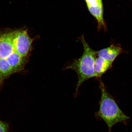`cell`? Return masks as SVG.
I'll list each match as a JSON object with an SVG mask.
<instances>
[{
  "instance_id": "obj_1",
  "label": "cell",
  "mask_w": 132,
  "mask_h": 132,
  "mask_svg": "<svg viewBox=\"0 0 132 132\" xmlns=\"http://www.w3.org/2000/svg\"><path fill=\"white\" fill-rule=\"evenodd\" d=\"M29 57L21 55L16 43V30L0 31V87L10 76L23 70Z\"/></svg>"
},
{
  "instance_id": "obj_2",
  "label": "cell",
  "mask_w": 132,
  "mask_h": 132,
  "mask_svg": "<svg viewBox=\"0 0 132 132\" xmlns=\"http://www.w3.org/2000/svg\"><path fill=\"white\" fill-rule=\"evenodd\" d=\"M100 86L101 95L100 109L96 116L105 121L110 132L112 127L116 124L125 122L130 118L120 108L113 97L107 91L102 80H100Z\"/></svg>"
},
{
  "instance_id": "obj_3",
  "label": "cell",
  "mask_w": 132,
  "mask_h": 132,
  "mask_svg": "<svg viewBox=\"0 0 132 132\" xmlns=\"http://www.w3.org/2000/svg\"><path fill=\"white\" fill-rule=\"evenodd\" d=\"M83 46L84 52L81 56L74 61L67 67L76 72L78 75V81L76 90V95L78 93L79 87L84 82L93 77H96L94 64L97 57L96 51L90 47L85 41L84 36L80 39Z\"/></svg>"
},
{
  "instance_id": "obj_4",
  "label": "cell",
  "mask_w": 132,
  "mask_h": 132,
  "mask_svg": "<svg viewBox=\"0 0 132 132\" xmlns=\"http://www.w3.org/2000/svg\"><path fill=\"white\" fill-rule=\"evenodd\" d=\"M123 52V50L119 44H112L109 47L96 51V54L97 56L113 62L118 56Z\"/></svg>"
},
{
  "instance_id": "obj_5",
  "label": "cell",
  "mask_w": 132,
  "mask_h": 132,
  "mask_svg": "<svg viewBox=\"0 0 132 132\" xmlns=\"http://www.w3.org/2000/svg\"><path fill=\"white\" fill-rule=\"evenodd\" d=\"M113 63V62H110L103 58L96 57L94 64L96 77L100 78L107 71L112 67Z\"/></svg>"
},
{
  "instance_id": "obj_6",
  "label": "cell",
  "mask_w": 132,
  "mask_h": 132,
  "mask_svg": "<svg viewBox=\"0 0 132 132\" xmlns=\"http://www.w3.org/2000/svg\"><path fill=\"white\" fill-rule=\"evenodd\" d=\"M89 11L97 20L98 23V29L106 28L103 17V4L95 7L87 6Z\"/></svg>"
},
{
  "instance_id": "obj_7",
  "label": "cell",
  "mask_w": 132,
  "mask_h": 132,
  "mask_svg": "<svg viewBox=\"0 0 132 132\" xmlns=\"http://www.w3.org/2000/svg\"><path fill=\"white\" fill-rule=\"evenodd\" d=\"M8 124L0 120V132H8Z\"/></svg>"
}]
</instances>
